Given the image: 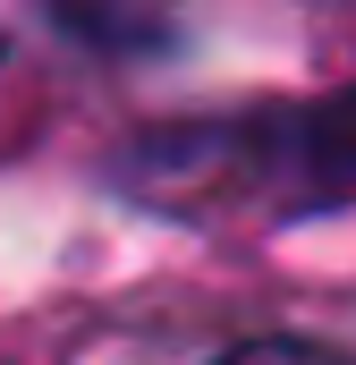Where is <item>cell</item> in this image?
Masks as SVG:
<instances>
[{
  "label": "cell",
  "instance_id": "cell-1",
  "mask_svg": "<svg viewBox=\"0 0 356 365\" xmlns=\"http://www.w3.org/2000/svg\"><path fill=\"white\" fill-rule=\"evenodd\" d=\"M119 187L162 204V212H212V204H263L271 221L348 212L356 204V77L323 102L153 128L145 145H127Z\"/></svg>",
  "mask_w": 356,
  "mask_h": 365
},
{
  "label": "cell",
  "instance_id": "cell-2",
  "mask_svg": "<svg viewBox=\"0 0 356 365\" xmlns=\"http://www.w3.org/2000/svg\"><path fill=\"white\" fill-rule=\"evenodd\" d=\"M212 365H356V357H348V349H331V340H305V331H263V340L221 349Z\"/></svg>",
  "mask_w": 356,
  "mask_h": 365
}]
</instances>
